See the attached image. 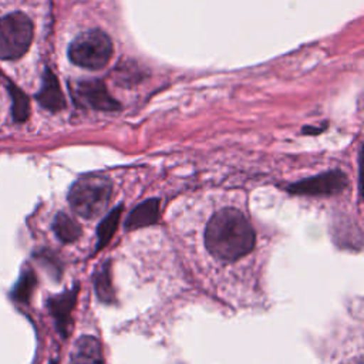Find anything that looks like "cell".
<instances>
[{"label":"cell","instance_id":"1","mask_svg":"<svg viewBox=\"0 0 364 364\" xmlns=\"http://www.w3.org/2000/svg\"><path fill=\"white\" fill-rule=\"evenodd\" d=\"M255 230L247 218L235 208L218 210L205 229L206 250L223 262H235L255 247Z\"/></svg>","mask_w":364,"mask_h":364},{"label":"cell","instance_id":"2","mask_svg":"<svg viewBox=\"0 0 364 364\" xmlns=\"http://www.w3.org/2000/svg\"><path fill=\"white\" fill-rule=\"evenodd\" d=\"M111 195L112 183L107 176L85 175L71 185L68 203L77 215L94 219L107 209Z\"/></svg>","mask_w":364,"mask_h":364},{"label":"cell","instance_id":"3","mask_svg":"<svg viewBox=\"0 0 364 364\" xmlns=\"http://www.w3.org/2000/svg\"><path fill=\"white\" fill-rule=\"evenodd\" d=\"M112 41L100 28L80 33L68 47V58L73 64L85 70H101L112 55Z\"/></svg>","mask_w":364,"mask_h":364},{"label":"cell","instance_id":"4","mask_svg":"<svg viewBox=\"0 0 364 364\" xmlns=\"http://www.w3.org/2000/svg\"><path fill=\"white\" fill-rule=\"evenodd\" d=\"M31 20L20 11L0 18V58L16 60L26 54L33 40Z\"/></svg>","mask_w":364,"mask_h":364},{"label":"cell","instance_id":"5","mask_svg":"<svg viewBox=\"0 0 364 364\" xmlns=\"http://www.w3.org/2000/svg\"><path fill=\"white\" fill-rule=\"evenodd\" d=\"M73 98L77 104L98 111H117L119 102L111 97L104 82L98 80L80 81L73 88Z\"/></svg>","mask_w":364,"mask_h":364},{"label":"cell","instance_id":"6","mask_svg":"<svg viewBox=\"0 0 364 364\" xmlns=\"http://www.w3.org/2000/svg\"><path fill=\"white\" fill-rule=\"evenodd\" d=\"M347 185V178L341 171H330L309 179L291 183L287 191L296 195L327 196L340 193Z\"/></svg>","mask_w":364,"mask_h":364},{"label":"cell","instance_id":"7","mask_svg":"<svg viewBox=\"0 0 364 364\" xmlns=\"http://www.w3.org/2000/svg\"><path fill=\"white\" fill-rule=\"evenodd\" d=\"M77 291H78V286H74L71 290L53 296L47 301L48 310L55 320V327L61 334V337H67L71 331V327H73L71 313L77 300Z\"/></svg>","mask_w":364,"mask_h":364},{"label":"cell","instance_id":"8","mask_svg":"<svg viewBox=\"0 0 364 364\" xmlns=\"http://www.w3.org/2000/svg\"><path fill=\"white\" fill-rule=\"evenodd\" d=\"M40 105L51 112H57L65 107V100L60 88L58 80L50 68L44 70L41 78V88L36 95Z\"/></svg>","mask_w":364,"mask_h":364},{"label":"cell","instance_id":"9","mask_svg":"<svg viewBox=\"0 0 364 364\" xmlns=\"http://www.w3.org/2000/svg\"><path fill=\"white\" fill-rule=\"evenodd\" d=\"M70 364H104L100 341L92 336H82L77 340Z\"/></svg>","mask_w":364,"mask_h":364},{"label":"cell","instance_id":"10","mask_svg":"<svg viewBox=\"0 0 364 364\" xmlns=\"http://www.w3.org/2000/svg\"><path fill=\"white\" fill-rule=\"evenodd\" d=\"M159 218V200L156 198L146 199L138 206H135L125 220L127 230L141 229L154 225Z\"/></svg>","mask_w":364,"mask_h":364},{"label":"cell","instance_id":"11","mask_svg":"<svg viewBox=\"0 0 364 364\" xmlns=\"http://www.w3.org/2000/svg\"><path fill=\"white\" fill-rule=\"evenodd\" d=\"M53 230L63 243L75 242L81 236V226L64 212L55 215L53 220Z\"/></svg>","mask_w":364,"mask_h":364},{"label":"cell","instance_id":"12","mask_svg":"<svg viewBox=\"0 0 364 364\" xmlns=\"http://www.w3.org/2000/svg\"><path fill=\"white\" fill-rule=\"evenodd\" d=\"M94 286H95V293H97L100 301H102L105 304L114 303L115 293H114V287L111 284L108 262H105L104 264H101V267L97 269L95 276H94Z\"/></svg>","mask_w":364,"mask_h":364},{"label":"cell","instance_id":"13","mask_svg":"<svg viewBox=\"0 0 364 364\" xmlns=\"http://www.w3.org/2000/svg\"><path fill=\"white\" fill-rule=\"evenodd\" d=\"M121 209L122 206H117L114 210H111L104 219L102 222L98 225L97 229V250H100L101 247H104L112 237L118 222H119V216H121Z\"/></svg>","mask_w":364,"mask_h":364},{"label":"cell","instance_id":"14","mask_svg":"<svg viewBox=\"0 0 364 364\" xmlns=\"http://www.w3.org/2000/svg\"><path fill=\"white\" fill-rule=\"evenodd\" d=\"M10 94H11V101H13V118L14 121L23 122L27 119L28 114H30V104H28V98L27 95L17 87L10 85Z\"/></svg>","mask_w":364,"mask_h":364},{"label":"cell","instance_id":"15","mask_svg":"<svg viewBox=\"0 0 364 364\" xmlns=\"http://www.w3.org/2000/svg\"><path fill=\"white\" fill-rule=\"evenodd\" d=\"M34 287H36V276L31 270H27L21 274V277L16 283L11 291V297L17 301H27Z\"/></svg>","mask_w":364,"mask_h":364},{"label":"cell","instance_id":"16","mask_svg":"<svg viewBox=\"0 0 364 364\" xmlns=\"http://www.w3.org/2000/svg\"><path fill=\"white\" fill-rule=\"evenodd\" d=\"M346 364H363V358H361V355H358L357 358H354V360H351V361H348Z\"/></svg>","mask_w":364,"mask_h":364},{"label":"cell","instance_id":"17","mask_svg":"<svg viewBox=\"0 0 364 364\" xmlns=\"http://www.w3.org/2000/svg\"><path fill=\"white\" fill-rule=\"evenodd\" d=\"M50 364H57V363H55V361H51V363H50Z\"/></svg>","mask_w":364,"mask_h":364}]
</instances>
